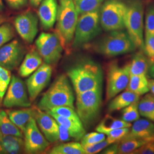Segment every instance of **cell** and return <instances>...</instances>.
<instances>
[{
  "label": "cell",
  "mask_w": 154,
  "mask_h": 154,
  "mask_svg": "<svg viewBox=\"0 0 154 154\" xmlns=\"http://www.w3.org/2000/svg\"><path fill=\"white\" fill-rule=\"evenodd\" d=\"M76 94L102 88L103 72L98 63L84 59L72 66L67 72Z\"/></svg>",
  "instance_id": "obj_1"
},
{
  "label": "cell",
  "mask_w": 154,
  "mask_h": 154,
  "mask_svg": "<svg viewBox=\"0 0 154 154\" xmlns=\"http://www.w3.org/2000/svg\"><path fill=\"white\" fill-rule=\"evenodd\" d=\"M74 95L68 77L61 74L55 79L49 88L43 94L37 107L45 111L60 106L74 108Z\"/></svg>",
  "instance_id": "obj_2"
},
{
  "label": "cell",
  "mask_w": 154,
  "mask_h": 154,
  "mask_svg": "<svg viewBox=\"0 0 154 154\" xmlns=\"http://www.w3.org/2000/svg\"><path fill=\"white\" fill-rule=\"evenodd\" d=\"M109 32L93 45L95 52L107 57H113L131 53L137 49L124 29Z\"/></svg>",
  "instance_id": "obj_3"
},
{
  "label": "cell",
  "mask_w": 154,
  "mask_h": 154,
  "mask_svg": "<svg viewBox=\"0 0 154 154\" xmlns=\"http://www.w3.org/2000/svg\"><path fill=\"white\" fill-rule=\"evenodd\" d=\"M125 26L136 48L144 50V8L141 0H127L125 2Z\"/></svg>",
  "instance_id": "obj_4"
},
{
  "label": "cell",
  "mask_w": 154,
  "mask_h": 154,
  "mask_svg": "<svg viewBox=\"0 0 154 154\" xmlns=\"http://www.w3.org/2000/svg\"><path fill=\"white\" fill-rule=\"evenodd\" d=\"M78 15L73 0H59L56 20L57 33L63 48L72 42Z\"/></svg>",
  "instance_id": "obj_5"
},
{
  "label": "cell",
  "mask_w": 154,
  "mask_h": 154,
  "mask_svg": "<svg viewBox=\"0 0 154 154\" xmlns=\"http://www.w3.org/2000/svg\"><path fill=\"white\" fill-rule=\"evenodd\" d=\"M76 112L85 127L93 123L102 105V88L76 94Z\"/></svg>",
  "instance_id": "obj_6"
},
{
  "label": "cell",
  "mask_w": 154,
  "mask_h": 154,
  "mask_svg": "<svg viewBox=\"0 0 154 154\" xmlns=\"http://www.w3.org/2000/svg\"><path fill=\"white\" fill-rule=\"evenodd\" d=\"M99 9L81 14L78 17L72 47L79 48L88 44L102 32Z\"/></svg>",
  "instance_id": "obj_7"
},
{
  "label": "cell",
  "mask_w": 154,
  "mask_h": 154,
  "mask_svg": "<svg viewBox=\"0 0 154 154\" xmlns=\"http://www.w3.org/2000/svg\"><path fill=\"white\" fill-rule=\"evenodd\" d=\"M126 4L121 0H107L99 9L100 23L106 32L123 30Z\"/></svg>",
  "instance_id": "obj_8"
},
{
  "label": "cell",
  "mask_w": 154,
  "mask_h": 154,
  "mask_svg": "<svg viewBox=\"0 0 154 154\" xmlns=\"http://www.w3.org/2000/svg\"><path fill=\"white\" fill-rule=\"evenodd\" d=\"M130 77V63L120 65L111 62L107 69L106 100L109 101L126 89Z\"/></svg>",
  "instance_id": "obj_9"
},
{
  "label": "cell",
  "mask_w": 154,
  "mask_h": 154,
  "mask_svg": "<svg viewBox=\"0 0 154 154\" xmlns=\"http://www.w3.org/2000/svg\"><path fill=\"white\" fill-rule=\"evenodd\" d=\"M35 45L45 63L53 65L60 60L63 47L57 33H41L35 41Z\"/></svg>",
  "instance_id": "obj_10"
},
{
  "label": "cell",
  "mask_w": 154,
  "mask_h": 154,
  "mask_svg": "<svg viewBox=\"0 0 154 154\" xmlns=\"http://www.w3.org/2000/svg\"><path fill=\"white\" fill-rule=\"evenodd\" d=\"M31 103L26 83L18 77L13 75L3 100L4 106L6 108L29 107Z\"/></svg>",
  "instance_id": "obj_11"
},
{
  "label": "cell",
  "mask_w": 154,
  "mask_h": 154,
  "mask_svg": "<svg viewBox=\"0 0 154 154\" xmlns=\"http://www.w3.org/2000/svg\"><path fill=\"white\" fill-rule=\"evenodd\" d=\"M25 151L28 154H38L49 146V142L39 130L35 118L28 123L23 132Z\"/></svg>",
  "instance_id": "obj_12"
},
{
  "label": "cell",
  "mask_w": 154,
  "mask_h": 154,
  "mask_svg": "<svg viewBox=\"0 0 154 154\" xmlns=\"http://www.w3.org/2000/svg\"><path fill=\"white\" fill-rule=\"evenodd\" d=\"M52 67L44 63L32 73L26 80L29 99L33 102L49 84L52 74Z\"/></svg>",
  "instance_id": "obj_13"
},
{
  "label": "cell",
  "mask_w": 154,
  "mask_h": 154,
  "mask_svg": "<svg viewBox=\"0 0 154 154\" xmlns=\"http://www.w3.org/2000/svg\"><path fill=\"white\" fill-rule=\"evenodd\" d=\"M25 49L20 42L14 39L0 48V66L11 71L22 62Z\"/></svg>",
  "instance_id": "obj_14"
},
{
  "label": "cell",
  "mask_w": 154,
  "mask_h": 154,
  "mask_svg": "<svg viewBox=\"0 0 154 154\" xmlns=\"http://www.w3.org/2000/svg\"><path fill=\"white\" fill-rule=\"evenodd\" d=\"M38 18L32 11L23 12L14 19V26L17 33L23 40L29 44L32 43L38 31Z\"/></svg>",
  "instance_id": "obj_15"
},
{
  "label": "cell",
  "mask_w": 154,
  "mask_h": 154,
  "mask_svg": "<svg viewBox=\"0 0 154 154\" xmlns=\"http://www.w3.org/2000/svg\"><path fill=\"white\" fill-rule=\"evenodd\" d=\"M35 119L41 132L49 142L53 143L59 140V124L52 116L37 107Z\"/></svg>",
  "instance_id": "obj_16"
},
{
  "label": "cell",
  "mask_w": 154,
  "mask_h": 154,
  "mask_svg": "<svg viewBox=\"0 0 154 154\" xmlns=\"http://www.w3.org/2000/svg\"><path fill=\"white\" fill-rule=\"evenodd\" d=\"M58 5L57 0H42L39 5L38 16L45 30L53 28L57 20Z\"/></svg>",
  "instance_id": "obj_17"
},
{
  "label": "cell",
  "mask_w": 154,
  "mask_h": 154,
  "mask_svg": "<svg viewBox=\"0 0 154 154\" xmlns=\"http://www.w3.org/2000/svg\"><path fill=\"white\" fill-rule=\"evenodd\" d=\"M133 138L154 139V122L146 119H139L134 122L121 141Z\"/></svg>",
  "instance_id": "obj_18"
},
{
  "label": "cell",
  "mask_w": 154,
  "mask_h": 154,
  "mask_svg": "<svg viewBox=\"0 0 154 154\" xmlns=\"http://www.w3.org/2000/svg\"><path fill=\"white\" fill-rule=\"evenodd\" d=\"M48 113L52 116L60 125L66 128L69 132L72 139L77 141L80 140L86 134L85 127L80 119H70L58 116L55 114Z\"/></svg>",
  "instance_id": "obj_19"
},
{
  "label": "cell",
  "mask_w": 154,
  "mask_h": 154,
  "mask_svg": "<svg viewBox=\"0 0 154 154\" xmlns=\"http://www.w3.org/2000/svg\"><path fill=\"white\" fill-rule=\"evenodd\" d=\"M6 112L11 121L23 133L28 123L32 118H35L37 107H23L20 110H7Z\"/></svg>",
  "instance_id": "obj_20"
},
{
  "label": "cell",
  "mask_w": 154,
  "mask_h": 154,
  "mask_svg": "<svg viewBox=\"0 0 154 154\" xmlns=\"http://www.w3.org/2000/svg\"><path fill=\"white\" fill-rule=\"evenodd\" d=\"M23 151H25V144L22 138L0 132V154H20Z\"/></svg>",
  "instance_id": "obj_21"
},
{
  "label": "cell",
  "mask_w": 154,
  "mask_h": 154,
  "mask_svg": "<svg viewBox=\"0 0 154 154\" xmlns=\"http://www.w3.org/2000/svg\"><path fill=\"white\" fill-rule=\"evenodd\" d=\"M42 58L35 50H32L26 54L19 68L18 73L23 77L30 76L42 64Z\"/></svg>",
  "instance_id": "obj_22"
},
{
  "label": "cell",
  "mask_w": 154,
  "mask_h": 154,
  "mask_svg": "<svg viewBox=\"0 0 154 154\" xmlns=\"http://www.w3.org/2000/svg\"><path fill=\"white\" fill-rule=\"evenodd\" d=\"M139 97L138 94L126 90L111 99L108 105V110L111 112L123 109L132 103L139 101Z\"/></svg>",
  "instance_id": "obj_23"
},
{
  "label": "cell",
  "mask_w": 154,
  "mask_h": 154,
  "mask_svg": "<svg viewBox=\"0 0 154 154\" xmlns=\"http://www.w3.org/2000/svg\"><path fill=\"white\" fill-rule=\"evenodd\" d=\"M150 61L143 51L135 54L130 63V75H144L148 74Z\"/></svg>",
  "instance_id": "obj_24"
},
{
  "label": "cell",
  "mask_w": 154,
  "mask_h": 154,
  "mask_svg": "<svg viewBox=\"0 0 154 154\" xmlns=\"http://www.w3.org/2000/svg\"><path fill=\"white\" fill-rule=\"evenodd\" d=\"M126 90L139 96L149 93V80L144 75H130Z\"/></svg>",
  "instance_id": "obj_25"
},
{
  "label": "cell",
  "mask_w": 154,
  "mask_h": 154,
  "mask_svg": "<svg viewBox=\"0 0 154 154\" xmlns=\"http://www.w3.org/2000/svg\"><path fill=\"white\" fill-rule=\"evenodd\" d=\"M131 123L124 121L122 119H117L110 115H106L96 127L97 131L105 134V132L112 130L121 128L131 127Z\"/></svg>",
  "instance_id": "obj_26"
},
{
  "label": "cell",
  "mask_w": 154,
  "mask_h": 154,
  "mask_svg": "<svg viewBox=\"0 0 154 154\" xmlns=\"http://www.w3.org/2000/svg\"><path fill=\"white\" fill-rule=\"evenodd\" d=\"M0 132L3 135L23 137V133L11 121L6 112L4 110L0 111Z\"/></svg>",
  "instance_id": "obj_27"
},
{
  "label": "cell",
  "mask_w": 154,
  "mask_h": 154,
  "mask_svg": "<svg viewBox=\"0 0 154 154\" xmlns=\"http://www.w3.org/2000/svg\"><path fill=\"white\" fill-rule=\"evenodd\" d=\"M140 116L154 122V95L147 94L138 103Z\"/></svg>",
  "instance_id": "obj_28"
},
{
  "label": "cell",
  "mask_w": 154,
  "mask_h": 154,
  "mask_svg": "<svg viewBox=\"0 0 154 154\" xmlns=\"http://www.w3.org/2000/svg\"><path fill=\"white\" fill-rule=\"evenodd\" d=\"M50 154H86L81 143L78 142L61 143L53 147Z\"/></svg>",
  "instance_id": "obj_29"
},
{
  "label": "cell",
  "mask_w": 154,
  "mask_h": 154,
  "mask_svg": "<svg viewBox=\"0 0 154 154\" xmlns=\"http://www.w3.org/2000/svg\"><path fill=\"white\" fill-rule=\"evenodd\" d=\"M151 141H154V139L133 138L123 140L118 145V154H131L136 149Z\"/></svg>",
  "instance_id": "obj_30"
},
{
  "label": "cell",
  "mask_w": 154,
  "mask_h": 154,
  "mask_svg": "<svg viewBox=\"0 0 154 154\" xmlns=\"http://www.w3.org/2000/svg\"><path fill=\"white\" fill-rule=\"evenodd\" d=\"M78 14H82L100 9L105 0H73Z\"/></svg>",
  "instance_id": "obj_31"
},
{
  "label": "cell",
  "mask_w": 154,
  "mask_h": 154,
  "mask_svg": "<svg viewBox=\"0 0 154 154\" xmlns=\"http://www.w3.org/2000/svg\"><path fill=\"white\" fill-rule=\"evenodd\" d=\"M138 103L139 101L134 102L123 109L121 119L128 123L134 122L139 119L140 114L138 110Z\"/></svg>",
  "instance_id": "obj_32"
},
{
  "label": "cell",
  "mask_w": 154,
  "mask_h": 154,
  "mask_svg": "<svg viewBox=\"0 0 154 154\" xmlns=\"http://www.w3.org/2000/svg\"><path fill=\"white\" fill-rule=\"evenodd\" d=\"M130 129V127H125L112 130L105 132V135H107V139H106L110 144L119 143L125 137L127 134L129 132Z\"/></svg>",
  "instance_id": "obj_33"
},
{
  "label": "cell",
  "mask_w": 154,
  "mask_h": 154,
  "mask_svg": "<svg viewBox=\"0 0 154 154\" xmlns=\"http://www.w3.org/2000/svg\"><path fill=\"white\" fill-rule=\"evenodd\" d=\"M14 37V30L10 23L0 25V48Z\"/></svg>",
  "instance_id": "obj_34"
},
{
  "label": "cell",
  "mask_w": 154,
  "mask_h": 154,
  "mask_svg": "<svg viewBox=\"0 0 154 154\" xmlns=\"http://www.w3.org/2000/svg\"><path fill=\"white\" fill-rule=\"evenodd\" d=\"M46 112L55 114L58 116L70 119H79L74 108L69 106H60L54 107Z\"/></svg>",
  "instance_id": "obj_35"
},
{
  "label": "cell",
  "mask_w": 154,
  "mask_h": 154,
  "mask_svg": "<svg viewBox=\"0 0 154 154\" xmlns=\"http://www.w3.org/2000/svg\"><path fill=\"white\" fill-rule=\"evenodd\" d=\"M145 34L154 35V4H151L147 8L144 22Z\"/></svg>",
  "instance_id": "obj_36"
},
{
  "label": "cell",
  "mask_w": 154,
  "mask_h": 154,
  "mask_svg": "<svg viewBox=\"0 0 154 154\" xmlns=\"http://www.w3.org/2000/svg\"><path fill=\"white\" fill-rule=\"evenodd\" d=\"M106 139V135L102 132H92L85 134L81 138V144L82 146H88L99 143Z\"/></svg>",
  "instance_id": "obj_37"
},
{
  "label": "cell",
  "mask_w": 154,
  "mask_h": 154,
  "mask_svg": "<svg viewBox=\"0 0 154 154\" xmlns=\"http://www.w3.org/2000/svg\"><path fill=\"white\" fill-rule=\"evenodd\" d=\"M143 52L148 57L150 62H154V35L144 34Z\"/></svg>",
  "instance_id": "obj_38"
},
{
  "label": "cell",
  "mask_w": 154,
  "mask_h": 154,
  "mask_svg": "<svg viewBox=\"0 0 154 154\" xmlns=\"http://www.w3.org/2000/svg\"><path fill=\"white\" fill-rule=\"evenodd\" d=\"M11 72L0 66V82L2 88V95L4 97L6 90L11 80Z\"/></svg>",
  "instance_id": "obj_39"
},
{
  "label": "cell",
  "mask_w": 154,
  "mask_h": 154,
  "mask_svg": "<svg viewBox=\"0 0 154 154\" xmlns=\"http://www.w3.org/2000/svg\"><path fill=\"white\" fill-rule=\"evenodd\" d=\"M109 145L110 144L107 142V140L105 139V140L99 143L85 146H83V147L86 152V154H94L100 152Z\"/></svg>",
  "instance_id": "obj_40"
},
{
  "label": "cell",
  "mask_w": 154,
  "mask_h": 154,
  "mask_svg": "<svg viewBox=\"0 0 154 154\" xmlns=\"http://www.w3.org/2000/svg\"><path fill=\"white\" fill-rule=\"evenodd\" d=\"M131 154H154V141L145 143L132 152Z\"/></svg>",
  "instance_id": "obj_41"
},
{
  "label": "cell",
  "mask_w": 154,
  "mask_h": 154,
  "mask_svg": "<svg viewBox=\"0 0 154 154\" xmlns=\"http://www.w3.org/2000/svg\"><path fill=\"white\" fill-rule=\"evenodd\" d=\"M10 7L18 9L25 6L28 4V0H6Z\"/></svg>",
  "instance_id": "obj_42"
},
{
  "label": "cell",
  "mask_w": 154,
  "mask_h": 154,
  "mask_svg": "<svg viewBox=\"0 0 154 154\" xmlns=\"http://www.w3.org/2000/svg\"><path fill=\"white\" fill-rule=\"evenodd\" d=\"M60 127V139L61 142H65L72 140V137L70 136L69 132L66 130L65 127L59 125Z\"/></svg>",
  "instance_id": "obj_43"
},
{
  "label": "cell",
  "mask_w": 154,
  "mask_h": 154,
  "mask_svg": "<svg viewBox=\"0 0 154 154\" xmlns=\"http://www.w3.org/2000/svg\"><path fill=\"white\" fill-rule=\"evenodd\" d=\"M118 143H113L111 146L107 148H105L102 154H118Z\"/></svg>",
  "instance_id": "obj_44"
},
{
  "label": "cell",
  "mask_w": 154,
  "mask_h": 154,
  "mask_svg": "<svg viewBox=\"0 0 154 154\" xmlns=\"http://www.w3.org/2000/svg\"><path fill=\"white\" fill-rule=\"evenodd\" d=\"M148 73L150 75V77L154 79V62H150Z\"/></svg>",
  "instance_id": "obj_45"
},
{
  "label": "cell",
  "mask_w": 154,
  "mask_h": 154,
  "mask_svg": "<svg viewBox=\"0 0 154 154\" xmlns=\"http://www.w3.org/2000/svg\"><path fill=\"white\" fill-rule=\"evenodd\" d=\"M149 91L154 95V79H151L149 80Z\"/></svg>",
  "instance_id": "obj_46"
},
{
  "label": "cell",
  "mask_w": 154,
  "mask_h": 154,
  "mask_svg": "<svg viewBox=\"0 0 154 154\" xmlns=\"http://www.w3.org/2000/svg\"><path fill=\"white\" fill-rule=\"evenodd\" d=\"M29 1H30L31 5L33 6V7L36 8L39 5L40 3L41 2V1L42 0H29Z\"/></svg>",
  "instance_id": "obj_47"
},
{
  "label": "cell",
  "mask_w": 154,
  "mask_h": 154,
  "mask_svg": "<svg viewBox=\"0 0 154 154\" xmlns=\"http://www.w3.org/2000/svg\"><path fill=\"white\" fill-rule=\"evenodd\" d=\"M6 17L0 15V25H1V24H2V23H5V22H6Z\"/></svg>",
  "instance_id": "obj_48"
},
{
  "label": "cell",
  "mask_w": 154,
  "mask_h": 154,
  "mask_svg": "<svg viewBox=\"0 0 154 154\" xmlns=\"http://www.w3.org/2000/svg\"><path fill=\"white\" fill-rule=\"evenodd\" d=\"M4 9V4L2 0H0V12L2 11Z\"/></svg>",
  "instance_id": "obj_49"
},
{
  "label": "cell",
  "mask_w": 154,
  "mask_h": 154,
  "mask_svg": "<svg viewBox=\"0 0 154 154\" xmlns=\"http://www.w3.org/2000/svg\"><path fill=\"white\" fill-rule=\"evenodd\" d=\"M0 97L1 99H2V88H1V84L0 82Z\"/></svg>",
  "instance_id": "obj_50"
},
{
  "label": "cell",
  "mask_w": 154,
  "mask_h": 154,
  "mask_svg": "<svg viewBox=\"0 0 154 154\" xmlns=\"http://www.w3.org/2000/svg\"><path fill=\"white\" fill-rule=\"evenodd\" d=\"M1 100H2V99L1 98V97H0V105H1Z\"/></svg>",
  "instance_id": "obj_51"
}]
</instances>
